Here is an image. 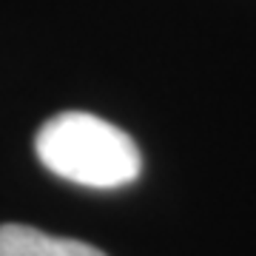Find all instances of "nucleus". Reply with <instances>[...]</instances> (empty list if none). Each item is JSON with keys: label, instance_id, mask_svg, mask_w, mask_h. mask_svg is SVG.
<instances>
[{"label": "nucleus", "instance_id": "obj_1", "mask_svg": "<svg viewBox=\"0 0 256 256\" xmlns=\"http://www.w3.org/2000/svg\"><path fill=\"white\" fill-rule=\"evenodd\" d=\"M34 148L52 174L86 188H120L134 182L142 168L137 142L122 128L86 111H66L48 120Z\"/></svg>", "mask_w": 256, "mask_h": 256}, {"label": "nucleus", "instance_id": "obj_2", "mask_svg": "<svg viewBox=\"0 0 256 256\" xmlns=\"http://www.w3.org/2000/svg\"><path fill=\"white\" fill-rule=\"evenodd\" d=\"M0 256H106L80 239H63L28 225H0Z\"/></svg>", "mask_w": 256, "mask_h": 256}]
</instances>
